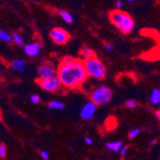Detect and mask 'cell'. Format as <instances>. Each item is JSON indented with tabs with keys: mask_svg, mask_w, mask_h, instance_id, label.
<instances>
[{
	"mask_svg": "<svg viewBox=\"0 0 160 160\" xmlns=\"http://www.w3.org/2000/svg\"><path fill=\"white\" fill-rule=\"evenodd\" d=\"M58 77L67 88H78L88 77L84 62L72 57H64L58 68Z\"/></svg>",
	"mask_w": 160,
	"mask_h": 160,
	"instance_id": "1",
	"label": "cell"
},
{
	"mask_svg": "<svg viewBox=\"0 0 160 160\" xmlns=\"http://www.w3.org/2000/svg\"><path fill=\"white\" fill-rule=\"evenodd\" d=\"M111 23L123 34L132 33L134 29V21L132 18L126 12L121 10H115L109 13Z\"/></svg>",
	"mask_w": 160,
	"mask_h": 160,
	"instance_id": "2",
	"label": "cell"
},
{
	"mask_svg": "<svg viewBox=\"0 0 160 160\" xmlns=\"http://www.w3.org/2000/svg\"><path fill=\"white\" fill-rule=\"evenodd\" d=\"M84 66L88 77L97 80H102L106 77V67L96 57L93 58V59L84 61Z\"/></svg>",
	"mask_w": 160,
	"mask_h": 160,
	"instance_id": "3",
	"label": "cell"
},
{
	"mask_svg": "<svg viewBox=\"0 0 160 160\" xmlns=\"http://www.w3.org/2000/svg\"><path fill=\"white\" fill-rule=\"evenodd\" d=\"M111 97L112 92L108 86H99L90 94V100L96 106H102L108 103Z\"/></svg>",
	"mask_w": 160,
	"mask_h": 160,
	"instance_id": "4",
	"label": "cell"
},
{
	"mask_svg": "<svg viewBox=\"0 0 160 160\" xmlns=\"http://www.w3.org/2000/svg\"><path fill=\"white\" fill-rule=\"evenodd\" d=\"M57 75H58V70H56L54 65L49 62H44L40 64L38 69V80H47L50 78H54Z\"/></svg>",
	"mask_w": 160,
	"mask_h": 160,
	"instance_id": "5",
	"label": "cell"
},
{
	"mask_svg": "<svg viewBox=\"0 0 160 160\" xmlns=\"http://www.w3.org/2000/svg\"><path fill=\"white\" fill-rule=\"evenodd\" d=\"M50 38L52 40L59 45H63L69 40L70 36L67 31H65L62 28H54L50 31Z\"/></svg>",
	"mask_w": 160,
	"mask_h": 160,
	"instance_id": "6",
	"label": "cell"
},
{
	"mask_svg": "<svg viewBox=\"0 0 160 160\" xmlns=\"http://www.w3.org/2000/svg\"><path fill=\"white\" fill-rule=\"evenodd\" d=\"M38 83L41 86V88L47 92H55L62 85L61 80L58 76L47 80H38Z\"/></svg>",
	"mask_w": 160,
	"mask_h": 160,
	"instance_id": "7",
	"label": "cell"
},
{
	"mask_svg": "<svg viewBox=\"0 0 160 160\" xmlns=\"http://www.w3.org/2000/svg\"><path fill=\"white\" fill-rule=\"evenodd\" d=\"M96 108L97 106L94 103H92L91 101L84 104V106L81 109V117L83 120H90L96 112Z\"/></svg>",
	"mask_w": 160,
	"mask_h": 160,
	"instance_id": "8",
	"label": "cell"
},
{
	"mask_svg": "<svg viewBox=\"0 0 160 160\" xmlns=\"http://www.w3.org/2000/svg\"><path fill=\"white\" fill-rule=\"evenodd\" d=\"M41 47H42L41 43H38V42L29 43V44H26L24 46V53L28 57L35 58L39 54V52L41 50Z\"/></svg>",
	"mask_w": 160,
	"mask_h": 160,
	"instance_id": "9",
	"label": "cell"
},
{
	"mask_svg": "<svg viewBox=\"0 0 160 160\" xmlns=\"http://www.w3.org/2000/svg\"><path fill=\"white\" fill-rule=\"evenodd\" d=\"M10 66L13 71L23 74V73H25V71L27 69V62L24 60L17 59V60H13L11 62Z\"/></svg>",
	"mask_w": 160,
	"mask_h": 160,
	"instance_id": "10",
	"label": "cell"
},
{
	"mask_svg": "<svg viewBox=\"0 0 160 160\" xmlns=\"http://www.w3.org/2000/svg\"><path fill=\"white\" fill-rule=\"evenodd\" d=\"M106 147L110 152H120L121 151V149L123 147V143L121 141H112V142L107 143L106 144Z\"/></svg>",
	"mask_w": 160,
	"mask_h": 160,
	"instance_id": "11",
	"label": "cell"
},
{
	"mask_svg": "<svg viewBox=\"0 0 160 160\" xmlns=\"http://www.w3.org/2000/svg\"><path fill=\"white\" fill-rule=\"evenodd\" d=\"M150 101L153 106H157L160 104V89L154 88L151 95H150Z\"/></svg>",
	"mask_w": 160,
	"mask_h": 160,
	"instance_id": "12",
	"label": "cell"
},
{
	"mask_svg": "<svg viewBox=\"0 0 160 160\" xmlns=\"http://www.w3.org/2000/svg\"><path fill=\"white\" fill-rule=\"evenodd\" d=\"M48 108L52 110H63L65 106L62 102L61 101H57V100H54V101H51L50 103L48 104Z\"/></svg>",
	"mask_w": 160,
	"mask_h": 160,
	"instance_id": "13",
	"label": "cell"
},
{
	"mask_svg": "<svg viewBox=\"0 0 160 160\" xmlns=\"http://www.w3.org/2000/svg\"><path fill=\"white\" fill-rule=\"evenodd\" d=\"M81 54H82V56L83 57L84 61H86V60H90V59H93V58H95V53H94V51H93L91 48L86 47V46L83 47V48L82 49Z\"/></svg>",
	"mask_w": 160,
	"mask_h": 160,
	"instance_id": "14",
	"label": "cell"
},
{
	"mask_svg": "<svg viewBox=\"0 0 160 160\" xmlns=\"http://www.w3.org/2000/svg\"><path fill=\"white\" fill-rule=\"evenodd\" d=\"M60 16L62 17V18L66 22V23H69V24H72L74 22V19H73V17L71 16V13L67 11H64V10H61L60 11Z\"/></svg>",
	"mask_w": 160,
	"mask_h": 160,
	"instance_id": "15",
	"label": "cell"
},
{
	"mask_svg": "<svg viewBox=\"0 0 160 160\" xmlns=\"http://www.w3.org/2000/svg\"><path fill=\"white\" fill-rule=\"evenodd\" d=\"M12 40H13L14 43H16V44H18L19 46H22L24 44V39L21 37V35L18 34V33H13V35H12Z\"/></svg>",
	"mask_w": 160,
	"mask_h": 160,
	"instance_id": "16",
	"label": "cell"
},
{
	"mask_svg": "<svg viewBox=\"0 0 160 160\" xmlns=\"http://www.w3.org/2000/svg\"><path fill=\"white\" fill-rule=\"evenodd\" d=\"M0 38L5 42H11L12 39V36L9 35L8 33H6L4 31H0Z\"/></svg>",
	"mask_w": 160,
	"mask_h": 160,
	"instance_id": "17",
	"label": "cell"
},
{
	"mask_svg": "<svg viewBox=\"0 0 160 160\" xmlns=\"http://www.w3.org/2000/svg\"><path fill=\"white\" fill-rule=\"evenodd\" d=\"M137 102L133 99H129L126 102V107L128 108H135L137 107Z\"/></svg>",
	"mask_w": 160,
	"mask_h": 160,
	"instance_id": "18",
	"label": "cell"
},
{
	"mask_svg": "<svg viewBox=\"0 0 160 160\" xmlns=\"http://www.w3.org/2000/svg\"><path fill=\"white\" fill-rule=\"evenodd\" d=\"M7 154V147L4 143H1L0 145V158H5Z\"/></svg>",
	"mask_w": 160,
	"mask_h": 160,
	"instance_id": "19",
	"label": "cell"
},
{
	"mask_svg": "<svg viewBox=\"0 0 160 160\" xmlns=\"http://www.w3.org/2000/svg\"><path fill=\"white\" fill-rule=\"evenodd\" d=\"M139 133H140V129H139V128H133V129H132V130H130V132H128V138H129V139H133V138H135L136 136H138Z\"/></svg>",
	"mask_w": 160,
	"mask_h": 160,
	"instance_id": "20",
	"label": "cell"
},
{
	"mask_svg": "<svg viewBox=\"0 0 160 160\" xmlns=\"http://www.w3.org/2000/svg\"><path fill=\"white\" fill-rule=\"evenodd\" d=\"M30 101H31V103H33V104H38V103H39V101H40V97L38 95H37V94L32 95L30 97Z\"/></svg>",
	"mask_w": 160,
	"mask_h": 160,
	"instance_id": "21",
	"label": "cell"
},
{
	"mask_svg": "<svg viewBox=\"0 0 160 160\" xmlns=\"http://www.w3.org/2000/svg\"><path fill=\"white\" fill-rule=\"evenodd\" d=\"M40 156L43 158V159H45V160H47L48 158H49V153H48V152L47 151H41L40 152Z\"/></svg>",
	"mask_w": 160,
	"mask_h": 160,
	"instance_id": "22",
	"label": "cell"
},
{
	"mask_svg": "<svg viewBox=\"0 0 160 160\" xmlns=\"http://www.w3.org/2000/svg\"><path fill=\"white\" fill-rule=\"evenodd\" d=\"M128 146H123L122 149H121V151H120L121 155H122V156H125L126 153H127V152H128Z\"/></svg>",
	"mask_w": 160,
	"mask_h": 160,
	"instance_id": "23",
	"label": "cell"
},
{
	"mask_svg": "<svg viewBox=\"0 0 160 160\" xmlns=\"http://www.w3.org/2000/svg\"><path fill=\"white\" fill-rule=\"evenodd\" d=\"M84 143L86 145H91L93 143V140L89 136H86V137H84Z\"/></svg>",
	"mask_w": 160,
	"mask_h": 160,
	"instance_id": "24",
	"label": "cell"
},
{
	"mask_svg": "<svg viewBox=\"0 0 160 160\" xmlns=\"http://www.w3.org/2000/svg\"><path fill=\"white\" fill-rule=\"evenodd\" d=\"M105 49L108 51V52H111L113 50V46L111 44H106L105 45Z\"/></svg>",
	"mask_w": 160,
	"mask_h": 160,
	"instance_id": "25",
	"label": "cell"
},
{
	"mask_svg": "<svg viewBox=\"0 0 160 160\" xmlns=\"http://www.w3.org/2000/svg\"><path fill=\"white\" fill-rule=\"evenodd\" d=\"M124 5V2L123 1H117L116 2V7H117L118 9H121Z\"/></svg>",
	"mask_w": 160,
	"mask_h": 160,
	"instance_id": "26",
	"label": "cell"
},
{
	"mask_svg": "<svg viewBox=\"0 0 160 160\" xmlns=\"http://www.w3.org/2000/svg\"><path fill=\"white\" fill-rule=\"evenodd\" d=\"M156 142H157V141H156L155 139L151 140V141H150V146H154V145L156 144Z\"/></svg>",
	"mask_w": 160,
	"mask_h": 160,
	"instance_id": "27",
	"label": "cell"
},
{
	"mask_svg": "<svg viewBox=\"0 0 160 160\" xmlns=\"http://www.w3.org/2000/svg\"><path fill=\"white\" fill-rule=\"evenodd\" d=\"M155 115H156V118L160 121V109L159 110H157L156 111V113H155Z\"/></svg>",
	"mask_w": 160,
	"mask_h": 160,
	"instance_id": "28",
	"label": "cell"
},
{
	"mask_svg": "<svg viewBox=\"0 0 160 160\" xmlns=\"http://www.w3.org/2000/svg\"><path fill=\"white\" fill-rule=\"evenodd\" d=\"M127 2H128V3H132V0H128Z\"/></svg>",
	"mask_w": 160,
	"mask_h": 160,
	"instance_id": "29",
	"label": "cell"
}]
</instances>
